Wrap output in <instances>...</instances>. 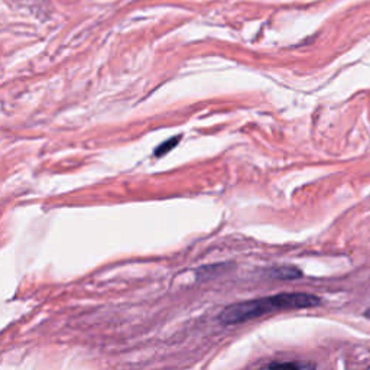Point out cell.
Instances as JSON below:
<instances>
[{
	"label": "cell",
	"mask_w": 370,
	"mask_h": 370,
	"mask_svg": "<svg viewBox=\"0 0 370 370\" xmlns=\"http://www.w3.org/2000/svg\"><path fill=\"white\" fill-rule=\"evenodd\" d=\"M319 304V298L307 292H284L265 298L243 301L228 305L220 315L223 324H240L280 311H294L312 308Z\"/></svg>",
	"instance_id": "6da1fadb"
},
{
	"label": "cell",
	"mask_w": 370,
	"mask_h": 370,
	"mask_svg": "<svg viewBox=\"0 0 370 370\" xmlns=\"http://www.w3.org/2000/svg\"><path fill=\"white\" fill-rule=\"evenodd\" d=\"M272 276L278 280H298L302 276V272L295 266H281L272 270Z\"/></svg>",
	"instance_id": "7a4b0ae2"
},
{
	"label": "cell",
	"mask_w": 370,
	"mask_h": 370,
	"mask_svg": "<svg viewBox=\"0 0 370 370\" xmlns=\"http://www.w3.org/2000/svg\"><path fill=\"white\" fill-rule=\"evenodd\" d=\"M269 370H315L314 366L308 363H300V361H282V363H273L269 366Z\"/></svg>",
	"instance_id": "3957f363"
},
{
	"label": "cell",
	"mask_w": 370,
	"mask_h": 370,
	"mask_svg": "<svg viewBox=\"0 0 370 370\" xmlns=\"http://www.w3.org/2000/svg\"><path fill=\"white\" fill-rule=\"evenodd\" d=\"M179 139H181V136H176L175 139H169V141H166L165 144H162V145L157 149L155 155H157V157H161V155L166 154L168 151H171L172 148H175V144L179 141Z\"/></svg>",
	"instance_id": "277c9868"
}]
</instances>
